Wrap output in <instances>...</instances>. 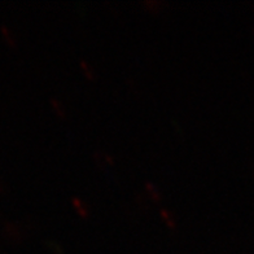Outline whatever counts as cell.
Instances as JSON below:
<instances>
[{
	"label": "cell",
	"mask_w": 254,
	"mask_h": 254,
	"mask_svg": "<svg viewBox=\"0 0 254 254\" xmlns=\"http://www.w3.org/2000/svg\"><path fill=\"white\" fill-rule=\"evenodd\" d=\"M73 204H74V206L77 207V210L79 211V214L82 215V217H87V213H86V210H84V209H83V205L80 206L79 200H77V198H74Z\"/></svg>",
	"instance_id": "cell-1"
},
{
	"label": "cell",
	"mask_w": 254,
	"mask_h": 254,
	"mask_svg": "<svg viewBox=\"0 0 254 254\" xmlns=\"http://www.w3.org/2000/svg\"><path fill=\"white\" fill-rule=\"evenodd\" d=\"M161 214H162V217L164 218H166V221H167V224H169V226H170V227H173V226H174V224L171 223L170 222V217H169V214H167V211L166 210H162L161 211Z\"/></svg>",
	"instance_id": "cell-2"
}]
</instances>
